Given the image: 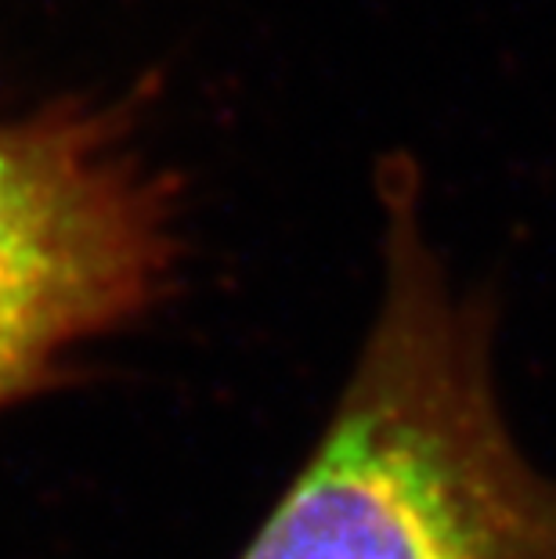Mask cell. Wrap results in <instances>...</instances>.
<instances>
[{
    "label": "cell",
    "instance_id": "7a4b0ae2",
    "mask_svg": "<svg viewBox=\"0 0 556 559\" xmlns=\"http://www.w3.org/2000/svg\"><path fill=\"white\" fill-rule=\"evenodd\" d=\"M177 253V192L141 156L130 102L69 94L0 112V412L145 318Z\"/></svg>",
    "mask_w": 556,
    "mask_h": 559
},
{
    "label": "cell",
    "instance_id": "6da1fadb",
    "mask_svg": "<svg viewBox=\"0 0 556 559\" xmlns=\"http://www.w3.org/2000/svg\"><path fill=\"white\" fill-rule=\"evenodd\" d=\"M376 202L372 321L239 559H556V477L506 419L492 296L434 246L416 163L387 159Z\"/></svg>",
    "mask_w": 556,
    "mask_h": 559
}]
</instances>
